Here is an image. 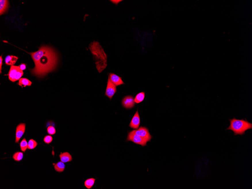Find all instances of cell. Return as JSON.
<instances>
[{
	"label": "cell",
	"mask_w": 252,
	"mask_h": 189,
	"mask_svg": "<svg viewBox=\"0 0 252 189\" xmlns=\"http://www.w3.org/2000/svg\"><path fill=\"white\" fill-rule=\"evenodd\" d=\"M31 55L35 63V67L30 69L33 75L43 77L55 69L57 63V56L53 49L43 46L38 51L28 53Z\"/></svg>",
	"instance_id": "6da1fadb"
},
{
	"label": "cell",
	"mask_w": 252,
	"mask_h": 189,
	"mask_svg": "<svg viewBox=\"0 0 252 189\" xmlns=\"http://www.w3.org/2000/svg\"><path fill=\"white\" fill-rule=\"evenodd\" d=\"M89 49L96 60V67L99 72H102L107 66V57L99 43L94 41L89 46Z\"/></svg>",
	"instance_id": "7a4b0ae2"
},
{
	"label": "cell",
	"mask_w": 252,
	"mask_h": 189,
	"mask_svg": "<svg viewBox=\"0 0 252 189\" xmlns=\"http://www.w3.org/2000/svg\"><path fill=\"white\" fill-rule=\"evenodd\" d=\"M230 126L226 129V130H230L233 132L235 136L240 135L243 136L245 134V132L248 130L252 129V124L249 122L245 119H237L235 117L230 119Z\"/></svg>",
	"instance_id": "3957f363"
},
{
	"label": "cell",
	"mask_w": 252,
	"mask_h": 189,
	"mask_svg": "<svg viewBox=\"0 0 252 189\" xmlns=\"http://www.w3.org/2000/svg\"><path fill=\"white\" fill-rule=\"evenodd\" d=\"M24 72L19 66H11L8 73L9 80L13 82L17 81L23 75Z\"/></svg>",
	"instance_id": "277c9868"
},
{
	"label": "cell",
	"mask_w": 252,
	"mask_h": 189,
	"mask_svg": "<svg viewBox=\"0 0 252 189\" xmlns=\"http://www.w3.org/2000/svg\"><path fill=\"white\" fill-rule=\"evenodd\" d=\"M126 141L133 142L135 144L141 145L143 147L146 146L147 143V142L146 140L142 138L141 137L135 133L133 131H131V132H129Z\"/></svg>",
	"instance_id": "5b68a950"
},
{
	"label": "cell",
	"mask_w": 252,
	"mask_h": 189,
	"mask_svg": "<svg viewBox=\"0 0 252 189\" xmlns=\"http://www.w3.org/2000/svg\"><path fill=\"white\" fill-rule=\"evenodd\" d=\"M132 131L136 134L141 137L147 142L150 141L153 138L148 129L144 126H141L138 129Z\"/></svg>",
	"instance_id": "8992f818"
},
{
	"label": "cell",
	"mask_w": 252,
	"mask_h": 189,
	"mask_svg": "<svg viewBox=\"0 0 252 189\" xmlns=\"http://www.w3.org/2000/svg\"><path fill=\"white\" fill-rule=\"evenodd\" d=\"M116 92V86L111 81L109 76L105 95L106 96L109 97V99L111 100L112 99L113 96H114Z\"/></svg>",
	"instance_id": "52a82bcc"
},
{
	"label": "cell",
	"mask_w": 252,
	"mask_h": 189,
	"mask_svg": "<svg viewBox=\"0 0 252 189\" xmlns=\"http://www.w3.org/2000/svg\"><path fill=\"white\" fill-rule=\"evenodd\" d=\"M123 107L126 109H131L133 108L135 104L134 99L131 96H125L122 102Z\"/></svg>",
	"instance_id": "ba28073f"
},
{
	"label": "cell",
	"mask_w": 252,
	"mask_h": 189,
	"mask_svg": "<svg viewBox=\"0 0 252 189\" xmlns=\"http://www.w3.org/2000/svg\"><path fill=\"white\" fill-rule=\"evenodd\" d=\"M26 124L25 123L19 124L17 126L16 132V143H18L19 140L24 135L25 131Z\"/></svg>",
	"instance_id": "9c48e42d"
},
{
	"label": "cell",
	"mask_w": 252,
	"mask_h": 189,
	"mask_svg": "<svg viewBox=\"0 0 252 189\" xmlns=\"http://www.w3.org/2000/svg\"><path fill=\"white\" fill-rule=\"evenodd\" d=\"M140 124V117L138 110H137L130 123L129 126L131 128L137 129L139 127Z\"/></svg>",
	"instance_id": "30bf717a"
},
{
	"label": "cell",
	"mask_w": 252,
	"mask_h": 189,
	"mask_svg": "<svg viewBox=\"0 0 252 189\" xmlns=\"http://www.w3.org/2000/svg\"><path fill=\"white\" fill-rule=\"evenodd\" d=\"M109 76L111 81L116 86H118L119 85L124 84V82L123 81L121 78L116 74H114V73H110Z\"/></svg>",
	"instance_id": "8fae6325"
},
{
	"label": "cell",
	"mask_w": 252,
	"mask_h": 189,
	"mask_svg": "<svg viewBox=\"0 0 252 189\" xmlns=\"http://www.w3.org/2000/svg\"><path fill=\"white\" fill-rule=\"evenodd\" d=\"M59 156L61 161L64 163L70 162L73 160L72 155L67 152L62 153Z\"/></svg>",
	"instance_id": "7c38bea8"
},
{
	"label": "cell",
	"mask_w": 252,
	"mask_h": 189,
	"mask_svg": "<svg viewBox=\"0 0 252 189\" xmlns=\"http://www.w3.org/2000/svg\"><path fill=\"white\" fill-rule=\"evenodd\" d=\"M18 58H19L16 56H13V55H11V56L9 55L5 57V64L8 65H13L15 64V63H16Z\"/></svg>",
	"instance_id": "4fadbf2b"
},
{
	"label": "cell",
	"mask_w": 252,
	"mask_h": 189,
	"mask_svg": "<svg viewBox=\"0 0 252 189\" xmlns=\"http://www.w3.org/2000/svg\"><path fill=\"white\" fill-rule=\"evenodd\" d=\"M8 1L7 0H1L0 1V14L2 15L8 9Z\"/></svg>",
	"instance_id": "5bb4252c"
},
{
	"label": "cell",
	"mask_w": 252,
	"mask_h": 189,
	"mask_svg": "<svg viewBox=\"0 0 252 189\" xmlns=\"http://www.w3.org/2000/svg\"><path fill=\"white\" fill-rule=\"evenodd\" d=\"M53 165L54 166V168L56 171L61 173L64 171L65 169V165L64 163L62 162H59L56 163H53Z\"/></svg>",
	"instance_id": "9a60e30c"
},
{
	"label": "cell",
	"mask_w": 252,
	"mask_h": 189,
	"mask_svg": "<svg viewBox=\"0 0 252 189\" xmlns=\"http://www.w3.org/2000/svg\"><path fill=\"white\" fill-rule=\"evenodd\" d=\"M32 83L26 78H20L19 80L18 85L22 87H25L26 86H30Z\"/></svg>",
	"instance_id": "2e32d148"
},
{
	"label": "cell",
	"mask_w": 252,
	"mask_h": 189,
	"mask_svg": "<svg viewBox=\"0 0 252 189\" xmlns=\"http://www.w3.org/2000/svg\"><path fill=\"white\" fill-rule=\"evenodd\" d=\"M96 180V179L94 178H90L87 179L84 183L85 187L88 189H91L93 186Z\"/></svg>",
	"instance_id": "e0dca14e"
},
{
	"label": "cell",
	"mask_w": 252,
	"mask_h": 189,
	"mask_svg": "<svg viewBox=\"0 0 252 189\" xmlns=\"http://www.w3.org/2000/svg\"><path fill=\"white\" fill-rule=\"evenodd\" d=\"M145 97V93L144 92H141L136 95L134 99L135 102L136 103H141L144 100Z\"/></svg>",
	"instance_id": "ac0fdd59"
},
{
	"label": "cell",
	"mask_w": 252,
	"mask_h": 189,
	"mask_svg": "<svg viewBox=\"0 0 252 189\" xmlns=\"http://www.w3.org/2000/svg\"><path fill=\"white\" fill-rule=\"evenodd\" d=\"M24 157L23 153L21 152H16L13 155V158L16 162H19L22 160Z\"/></svg>",
	"instance_id": "d6986e66"
},
{
	"label": "cell",
	"mask_w": 252,
	"mask_h": 189,
	"mask_svg": "<svg viewBox=\"0 0 252 189\" xmlns=\"http://www.w3.org/2000/svg\"><path fill=\"white\" fill-rule=\"evenodd\" d=\"M28 143L26 141V139L24 138L20 142V150L23 152L25 153L28 148Z\"/></svg>",
	"instance_id": "ffe728a7"
},
{
	"label": "cell",
	"mask_w": 252,
	"mask_h": 189,
	"mask_svg": "<svg viewBox=\"0 0 252 189\" xmlns=\"http://www.w3.org/2000/svg\"><path fill=\"white\" fill-rule=\"evenodd\" d=\"M38 143L36 140L32 139L30 140L28 142V149L29 150H33L36 147Z\"/></svg>",
	"instance_id": "44dd1931"
},
{
	"label": "cell",
	"mask_w": 252,
	"mask_h": 189,
	"mask_svg": "<svg viewBox=\"0 0 252 189\" xmlns=\"http://www.w3.org/2000/svg\"><path fill=\"white\" fill-rule=\"evenodd\" d=\"M47 132L49 135H53L55 134L56 132V130L53 126H49L47 129Z\"/></svg>",
	"instance_id": "7402d4cb"
},
{
	"label": "cell",
	"mask_w": 252,
	"mask_h": 189,
	"mask_svg": "<svg viewBox=\"0 0 252 189\" xmlns=\"http://www.w3.org/2000/svg\"><path fill=\"white\" fill-rule=\"evenodd\" d=\"M43 141L46 144H49L53 141V138L50 135H47L44 137Z\"/></svg>",
	"instance_id": "603a6c76"
},
{
	"label": "cell",
	"mask_w": 252,
	"mask_h": 189,
	"mask_svg": "<svg viewBox=\"0 0 252 189\" xmlns=\"http://www.w3.org/2000/svg\"><path fill=\"white\" fill-rule=\"evenodd\" d=\"M19 67L22 70H24L26 69V65L24 63H21V64L19 66Z\"/></svg>",
	"instance_id": "cb8c5ba5"
},
{
	"label": "cell",
	"mask_w": 252,
	"mask_h": 189,
	"mask_svg": "<svg viewBox=\"0 0 252 189\" xmlns=\"http://www.w3.org/2000/svg\"><path fill=\"white\" fill-rule=\"evenodd\" d=\"M2 62H3V58H2V56H1V57H0V65H1V67H0V73H1V74L2 73V64H3Z\"/></svg>",
	"instance_id": "d4e9b609"
},
{
	"label": "cell",
	"mask_w": 252,
	"mask_h": 189,
	"mask_svg": "<svg viewBox=\"0 0 252 189\" xmlns=\"http://www.w3.org/2000/svg\"><path fill=\"white\" fill-rule=\"evenodd\" d=\"M112 1V2H114V3H116V4H117V3H118V2H120V1Z\"/></svg>",
	"instance_id": "484cf974"
}]
</instances>
